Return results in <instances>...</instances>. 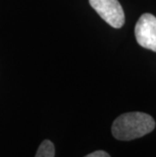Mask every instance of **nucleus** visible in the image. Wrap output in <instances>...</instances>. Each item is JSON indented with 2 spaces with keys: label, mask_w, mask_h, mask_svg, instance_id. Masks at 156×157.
Masks as SVG:
<instances>
[{
  "label": "nucleus",
  "mask_w": 156,
  "mask_h": 157,
  "mask_svg": "<svg viewBox=\"0 0 156 157\" xmlns=\"http://www.w3.org/2000/svg\"><path fill=\"white\" fill-rule=\"evenodd\" d=\"M155 128V121L144 113L133 112L123 113L112 123V133L116 139L130 141L149 134Z\"/></svg>",
  "instance_id": "f257e3e1"
},
{
  "label": "nucleus",
  "mask_w": 156,
  "mask_h": 157,
  "mask_svg": "<svg viewBox=\"0 0 156 157\" xmlns=\"http://www.w3.org/2000/svg\"><path fill=\"white\" fill-rule=\"evenodd\" d=\"M91 7L98 15L115 29H120L125 23V13L118 0H89Z\"/></svg>",
  "instance_id": "f03ea898"
},
{
  "label": "nucleus",
  "mask_w": 156,
  "mask_h": 157,
  "mask_svg": "<svg viewBox=\"0 0 156 157\" xmlns=\"http://www.w3.org/2000/svg\"><path fill=\"white\" fill-rule=\"evenodd\" d=\"M137 43L145 49L156 52V17L150 13L141 15L135 26Z\"/></svg>",
  "instance_id": "7ed1b4c3"
},
{
  "label": "nucleus",
  "mask_w": 156,
  "mask_h": 157,
  "mask_svg": "<svg viewBox=\"0 0 156 157\" xmlns=\"http://www.w3.org/2000/svg\"><path fill=\"white\" fill-rule=\"evenodd\" d=\"M36 157H55V146L50 140H44L39 146Z\"/></svg>",
  "instance_id": "20e7f679"
},
{
  "label": "nucleus",
  "mask_w": 156,
  "mask_h": 157,
  "mask_svg": "<svg viewBox=\"0 0 156 157\" xmlns=\"http://www.w3.org/2000/svg\"><path fill=\"white\" fill-rule=\"evenodd\" d=\"M85 157H111V156L105 151H95L93 153H90V154L86 155Z\"/></svg>",
  "instance_id": "39448f33"
}]
</instances>
